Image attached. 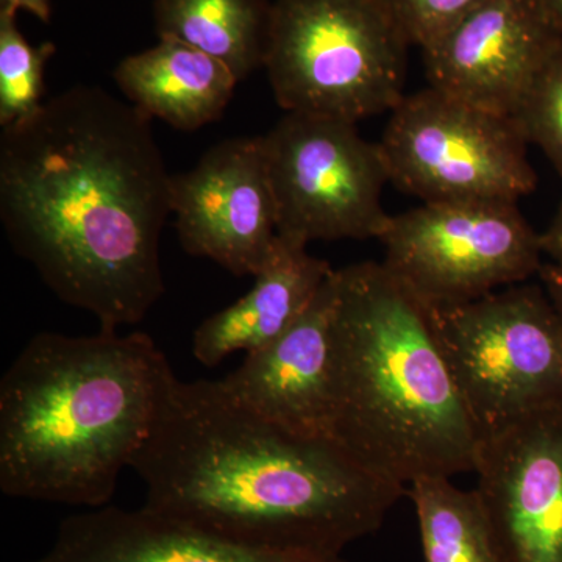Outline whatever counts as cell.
Masks as SVG:
<instances>
[{
	"label": "cell",
	"mask_w": 562,
	"mask_h": 562,
	"mask_svg": "<svg viewBox=\"0 0 562 562\" xmlns=\"http://www.w3.org/2000/svg\"><path fill=\"white\" fill-rule=\"evenodd\" d=\"M171 179L151 117L76 85L0 135V222L14 254L101 330L139 324L165 294Z\"/></svg>",
	"instance_id": "obj_1"
},
{
	"label": "cell",
	"mask_w": 562,
	"mask_h": 562,
	"mask_svg": "<svg viewBox=\"0 0 562 562\" xmlns=\"http://www.w3.org/2000/svg\"><path fill=\"white\" fill-rule=\"evenodd\" d=\"M131 469L150 512L243 546L319 557L379 531L406 495L331 439L251 413L221 380L177 376Z\"/></svg>",
	"instance_id": "obj_2"
},
{
	"label": "cell",
	"mask_w": 562,
	"mask_h": 562,
	"mask_svg": "<svg viewBox=\"0 0 562 562\" xmlns=\"http://www.w3.org/2000/svg\"><path fill=\"white\" fill-rule=\"evenodd\" d=\"M176 379L144 331L33 336L0 382V491L109 505Z\"/></svg>",
	"instance_id": "obj_3"
},
{
	"label": "cell",
	"mask_w": 562,
	"mask_h": 562,
	"mask_svg": "<svg viewBox=\"0 0 562 562\" xmlns=\"http://www.w3.org/2000/svg\"><path fill=\"white\" fill-rule=\"evenodd\" d=\"M331 439L362 468L408 487L475 472L482 431L427 305L383 262L338 271Z\"/></svg>",
	"instance_id": "obj_4"
},
{
	"label": "cell",
	"mask_w": 562,
	"mask_h": 562,
	"mask_svg": "<svg viewBox=\"0 0 562 562\" xmlns=\"http://www.w3.org/2000/svg\"><path fill=\"white\" fill-rule=\"evenodd\" d=\"M409 46L386 0H276L265 68L286 113L358 124L405 98Z\"/></svg>",
	"instance_id": "obj_5"
},
{
	"label": "cell",
	"mask_w": 562,
	"mask_h": 562,
	"mask_svg": "<svg viewBox=\"0 0 562 562\" xmlns=\"http://www.w3.org/2000/svg\"><path fill=\"white\" fill-rule=\"evenodd\" d=\"M427 308L482 436L562 402V322L541 283Z\"/></svg>",
	"instance_id": "obj_6"
},
{
	"label": "cell",
	"mask_w": 562,
	"mask_h": 562,
	"mask_svg": "<svg viewBox=\"0 0 562 562\" xmlns=\"http://www.w3.org/2000/svg\"><path fill=\"white\" fill-rule=\"evenodd\" d=\"M379 146L390 183L422 203H519L538 184L514 117L431 87L391 111Z\"/></svg>",
	"instance_id": "obj_7"
},
{
	"label": "cell",
	"mask_w": 562,
	"mask_h": 562,
	"mask_svg": "<svg viewBox=\"0 0 562 562\" xmlns=\"http://www.w3.org/2000/svg\"><path fill=\"white\" fill-rule=\"evenodd\" d=\"M262 143L280 238L308 247L386 231L390 176L379 143L362 138L355 122L286 113Z\"/></svg>",
	"instance_id": "obj_8"
},
{
	"label": "cell",
	"mask_w": 562,
	"mask_h": 562,
	"mask_svg": "<svg viewBox=\"0 0 562 562\" xmlns=\"http://www.w3.org/2000/svg\"><path fill=\"white\" fill-rule=\"evenodd\" d=\"M379 241L383 265L428 306L524 283L546 262L541 233L512 202L422 203L391 216Z\"/></svg>",
	"instance_id": "obj_9"
},
{
	"label": "cell",
	"mask_w": 562,
	"mask_h": 562,
	"mask_svg": "<svg viewBox=\"0 0 562 562\" xmlns=\"http://www.w3.org/2000/svg\"><path fill=\"white\" fill-rule=\"evenodd\" d=\"M183 249L236 277L257 276L276 249L277 210L262 136L222 140L171 179Z\"/></svg>",
	"instance_id": "obj_10"
},
{
	"label": "cell",
	"mask_w": 562,
	"mask_h": 562,
	"mask_svg": "<svg viewBox=\"0 0 562 562\" xmlns=\"http://www.w3.org/2000/svg\"><path fill=\"white\" fill-rule=\"evenodd\" d=\"M475 473L508 562H562V402L483 435Z\"/></svg>",
	"instance_id": "obj_11"
},
{
	"label": "cell",
	"mask_w": 562,
	"mask_h": 562,
	"mask_svg": "<svg viewBox=\"0 0 562 562\" xmlns=\"http://www.w3.org/2000/svg\"><path fill=\"white\" fill-rule=\"evenodd\" d=\"M561 40L535 0H486L422 54L431 88L514 117Z\"/></svg>",
	"instance_id": "obj_12"
},
{
	"label": "cell",
	"mask_w": 562,
	"mask_h": 562,
	"mask_svg": "<svg viewBox=\"0 0 562 562\" xmlns=\"http://www.w3.org/2000/svg\"><path fill=\"white\" fill-rule=\"evenodd\" d=\"M336 305L338 271H333L308 308L283 335L247 353L243 364L221 380L224 390L284 431L331 439Z\"/></svg>",
	"instance_id": "obj_13"
},
{
	"label": "cell",
	"mask_w": 562,
	"mask_h": 562,
	"mask_svg": "<svg viewBox=\"0 0 562 562\" xmlns=\"http://www.w3.org/2000/svg\"><path fill=\"white\" fill-rule=\"evenodd\" d=\"M31 562H349L339 557L243 546L146 506H102L66 517L46 553Z\"/></svg>",
	"instance_id": "obj_14"
},
{
	"label": "cell",
	"mask_w": 562,
	"mask_h": 562,
	"mask_svg": "<svg viewBox=\"0 0 562 562\" xmlns=\"http://www.w3.org/2000/svg\"><path fill=\"white\" fill-rule=\"evenodd\" d=\"M333 271L328 261L310 255L306 246L279 236L251 290L195 328V360L216 368L236 351L247 355L276 341L308 308Z\"/></svg>",
	"instance_id": "obj_15"
},
{
	"label": "cell",
	"mask_w": 562,
	"mask_h": 562,
	"mask_svg": "<svg viewBox=\"0 0 562 562\" xmlns=\"http://www.w3.org/2000/svg\"><path fill=\"white\" fill-rule=\"evenodd\" d=\"M114 80L136 109L184 132L220 120L239 83L227 65L177 40L125 58Z\"/></svg>",
	"instance_id": "obj_16"
},
{
	"label": "cell",
	"mask_w": 562,
	"mask_h": 562,
	"mask_svg": "<svg viewBox=\"0 0 562 562\" xmlns=\"http://www.w3.org/2000/svg\"><path fill=\"white\" fill-rule=\"evenodd\" d=\"M269 0H155V31L227 65L239 81L265 68L271 36Z\"/></svg>",
	"instance_id": "obj_17"
},
{
	"label": "cell",
	"mask_w": 562,
	"mask_h": 562,
	"mask_svg": "<svg viewBox=\"0 0 562 562\" xmlns=\"http://www.w3.org/2000/svg\"><path fill=\"white\" fill-rule=\"evenodd\" d=\"M406 495L416 508L425 562H508L479 490L422 476Z\"/></svg>",
	"instance_id": "obj_18"
},
{
	"label": "cell",
	"mask_w": 562,
	"mask_h": 562,
	"mask_svg": "<svg viewBox=\"0 0 562 562\" xmlns=\"http://www.w3.org/2000/svg\"><path fill=\"white\" fill-rule=\"evenodd\" d=\"M18 11L0 9V127L32 116L43 105L44 76L54 43L32 46L18 27Z\"/></svg>",
	"instance_id": "obj_19"
},
{
	"label": "cell",
	"mask_w": 562,
	"mask_h": 562,
	"mask_svg": "<svg viewBox=\"0 0 562 562\" xmlns=\"http://www.w3.org/2000/svg\"><path fill=\"white\" fill-rule=\"evenodd\" d=\"M514 121L562 177V40L532 81Z\"/></svg>",
	"instance_id": "obj_20"
},
{
	"label": "cell",
	"mask_w": 562,
	"mask_h": 562,
	"mask_svg": "<svg viewBox=\"0 0 562 562\" xmlns=\"http://www.w3.org/2000/svg\"><path fill=\"white\" fill-rule=\"evenodd\" d=\"M412 46H430L486 0H386Z\"/></svg>",
	"instance_id": "obj_21"
},
{
	"label": "cell",
	"mask_w": 562,
	"mask_h": 562,
	"mask_svg": "<svg viewBox=\"0 0 562 562\" xmlns=\"http://www.w3.org/2000/svg\"><path fill=\"white\" fill-rule=\"evenodd\" d=\"M538 277L562 322V265L560 262L546 261Z\"/></svg>",
	"instance_id": "obj_22"
},
{
	"label": "cell",
	"mask_w": 562,
	"mask_h": 562,
	"mask_svg": "<svg viewBox=\"0 0 562 562\" xmlns=\"http://www.w3.org/2000/svg\"><path fill=\"white\" fill-rule=\"evenodd\" d=\"M541 247L543 257L562 265V203L553 221L550 222L549 228L541 233Z\"/></svg>",
	"instance_id": "obj_23"
},
{
	"label": "cell",
	"mask_w": 562,
	"mask_h": 562,
	"mask_svg": "<svg viewBox=\"0 0 562 562\" xmlns=\"http://www.w3.org/2000/svg\"><path fill=\"white\" fill-rule=\"evenodd\" d=\"M0 9L24 10L41 22L50 21V0H0Z\"/></svg>",
	"instance_id": "obj_24"
},
{
	"label": "cell",
	"mask_w": 562,
	"mask_h": 562,
	"mask_svg": "<svg viewBox=\"0 0 562 562\" xmlns=\"http://www.w3.org/2000/svg\"><path fill=\"white\" fill-rule=\"evenodd\" d=\"M546 20L562 38V0H535Z\"/></svg>",
	"instance_id": "obj_25"
}]
</instances>
